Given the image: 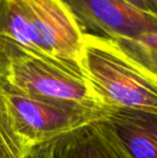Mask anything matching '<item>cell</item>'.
<instances>
[{"label":"cell","mask_w":157,"mask_h":158,"mask_svg":"<svg viewBox=\"0 0 157 158\" xmlns=\"http://www.w3.org/2000/svg\"><path fill=\"white\" fill-rule=\"evenodd\" d=\"M81 68L105 109H137L157 113V77L127 58L107 40L83 35Z\"/></svg>","instance_id":"obj_2"},{"label":"cell","mask_w":157,"mask_h":158,"mask_svg":"<svg viewBox=\"0 0 157 158\" xmlns=\"http://www.w3.org/2000/svg\"><path fill=\"white\" fill-rule=\"evenodd\" d=\"M23 158H51V140L31 146Z\"/></svg>","instance_id":"obj_9"},{"label":"cell","mask_w":157,"mask_h":158,"mask_svg":"<svg viewBox=\"0 0 157 158\" xmlns=\"http://www.w3.org/2000/svg\"><path fill=\"white\" fill-rule=\"evenodd\" d=\"M144 3L147 4V6L149 8L150 12L153 13V14L157 15L156 9H157V0H143Z\"/></svg>","instance_id":"obj_11"},{"label":"cell","mask_w":157,"mask_h":158,"mask_svg":"<svg viewBox=\"0 0 157 158\" xmlns=\"http://www.w3.org/2000/svg\"><path fill=\"white\" fill-rule=\"evenodd\" d=\"M83 35L114 41L157 30V15L125 0H61Z\"/></svg>","instance_id":"obj_4"},{"label":"cell","mask_w":157,"mask_h":158,"mask_svg":"<svg viewBox=\"0 0 157 158\" xmlns=\"http://www.w3.org/2000/svg\"><path fill=\"white\" fill-rule=\"evenodd\" d=\"M0 95L16 133L30 148L103 119L105 115L48 103L19 94L4 84H0Z\"/></svg>","instance_id":"obj_3"},{"label":"cell","mask_w":157,"mask_h":158,"mask_svg":"<svg viewBox=\"0 0 157 158\" xmlns=\"http://www.w3.org/2000/svg\"><path fill=\"white\" fill-rule=\"evenodd\" d=\"M109 42L114 44L129 60L157 77V30Z\"/></svg>","instance_id":"obj_7"},{"label":"cell","mask_w":157,"mask_h":158,"mask_svg":"<svg viewBox=\"0 0 157 158\" xmlns=\"http://www.w3.org/2000/svg\"><path fill=\"white\" fill-rule=\"evenodd\" d=\"M0 1H1V0H0Z\"/></svg>","instance_id":"obj_12"},{"label":"cell","mask_w":157,"mask_h":158,"mask_svg":"<svg viewBox=\"0 0 157 158\" xmlns=\"http://www.w3.org/2000/svg\"><path fill=\"white\" fill-rule=\"evenodd\" d=\"M29 148L15 131L0 95V158H23Z\"/></svg>","instance_id":"obj_8"},{"label":"cell","mask_w":157,"mask_h":158,"mask_svg":"<svg viewBox=\"0 0 157 158\" xmlns=\"http://www.w3.org/2000/svg\"><path fill=\"white\" fill-rule=\"evenodd\" d=\"M125 1L128 2L129 4H131V6H134V8L143 11V12L151 13V12H150V10H149V8L147 6V4L144 3V1H143V0H125ZM152 14H153V13H152Z\"/></svg>","instance_id":"obj_10"},{"label":"cell","mask_w":157,"mask_h":158,"mask_svg":"<svg viewBox=\"0 0 157 158\" xmlns=\"http://www.w3.org/2000/svg\"><path fill=\"white\" fill-rule=\"evenodd\" d=\"M103 121L130 158H157L156 112L107 109Z\"/></svg>","instance_id":"obj_6"},{"label":"cell","mask_w":157,"mask_h":158,"mask_svg":"<svg viewBox=\"0 0 157 158\" xmlns=\"http://www.w3.org/2000/svg\"><path fill=\"white\" fill-rule=\"evenodd\" d=\"M51 158H130L103 119L51 140Z\"/></svg>","instance_id":"obj_5"},{"label":"cell","mask_w":157,"mask_h":158,"mask_svg":"<svg viewBox=\"0 0 157 158\" xmlns=\"http://www.w3.org/2000/svg\"><path fill=\"white\" fill-rule=\"evenodd\" d=\"M0 37L84 75L83 35L61 0H1Z\"/></svg>","instance_id":"obj_1"}]
</instances>
